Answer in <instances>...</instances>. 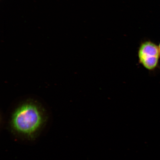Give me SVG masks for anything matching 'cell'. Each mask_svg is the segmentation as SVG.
<instances>
[{
	"label": "cell",
	"mask_w": 160,
	"mask_h": 160,
	"mask_svg": "<svg viewBox=\"0 0 160 160\" xmlns=\"http://www.w3.org/2000/svg\"><path fill=\"white\" fill-rule=\"evenodd\" d=\"M47 121V115L41 107L33 102H27L13 112L9 122L10 129L14 135L32 141L38 136Z\"/></svg>",
	"instance_id": "1"
},
{
	"label": "cell",
	"mask_w": 160,
	"mask_h": 160,
	"mask_svg": "<svg viewBox=\"0 0 160 160\" xmlns=\"http://www.w3.org/2000/svg\"><path fill=\"white\" fill-rule=\"evenodd\" d=\"M139 63L146 69L153 71L159 65L160 52L158 46L151 41L143 42L138 51Z\"/></svg>",
	"instance_id": "2"
},
{
	"label": "cell",
	"mask_w": 160,
	"mask_h": 160,
	"mask_svg": "<svg viewBox=\"0 0 160 160\" xmlns=\"http://www.w3.org/2000/svg\"><path fill=\"white\" fill-rule=\"evenodd\" d=\"M158 47H159V51H160V42L159 44V45L158 46Z\"/></svg>",
	"instance_id": "3"
}]
</instances>
